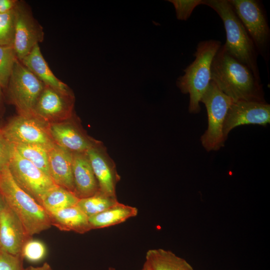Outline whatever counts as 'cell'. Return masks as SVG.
<instances>
[{
  "mask_svg": "<svg viewBox=\"0 0 270 270\" xmlns=\"http://www.w3.org/2000/svg\"><path fill=\"white\" fill-rule=\"evenodd\" d=\"M48 130L56 144L72 153L86 152L98 142L70 122L50 123L48 124Z\"/></svg>",
  "mask_w": 270,
  "mask_h": 270,
  "instance_id": "cell-15",
  "label": "cell"
},
{
  "mask_svg": "<svg viewBox=\"0 0 270 270\" xmlns=\"http://www.w3.org/2000/svg\"><path fill=\"white\" fill-rule=\"evenodd\" d=\"M86 153L102 193L116 197V188L120 179L116 164L102 142L98 141Z\"/></svg>",
  "mask_w": 270,
  "mask_h": 270,
  "instance_id": "cell-13",
  "label": "cell"
},
{
  "mask_svg": "<svg viewBox=\"0 0 270 270\" xmlns=\"http://www.w3.org/2000/svg\"><path fill=\"white\" fill-rule=\"evenodd\" d=\"M29 236L21 222L6 204L0 214V248L13 255L21 254Z\"/></svg>",
  "mask_w": 270,
  "mask_h": 270,
  "instance_id": "cell-14",
  "label": "cell"
},
{
  "mask_svg": "<svg viewBox=\"0 0 270 270\" xmlns=\"http://www.w3.org/2000/svg\"><path fill=\"white\" fill-rule=\"evenodd\" d=\"M14 8L0 13V46H12L14 36Z\"/></svg>",
  "mask_w": 270,
  "mask_h": 270,
  "instance_id": "cell-27",
  "label": "cell"
},
{
  "mask_svg": "<svg viewBox=\"0 0 270 270\" xmlns=\"http://www.w3.org/2000/svg\"><path fill=\"white\" fill-rule=\"evenodd\" d=\"M270 123V105L266 102L240 100L233 102L226 114L223 126L226 140L234 128L244 124L266 126Z\"/></svg>",
  "mask_w": 270,
  "mask_h": 270,
  "instance_id": "cell-11",
  "label": "cell"
},
{
  "mask_svg": "<svg viewBox=\"0 0 270 270\" xmlns=\"http://www.w3.org/2000/svg\"><path fill=\"white\" fill-rule=\"evenodd\" d=\"M18 2L16 0H0V13H6L12 10Z\"/></svg>",
  "mask_w": 270,
  "mask_h": 270,
  "instance_id": "cell-31",
  "label": "cell"
},
{
  "mask_svg": "<svg viewBox=\"0 0 270 270\" xmlns=\"http://www.w3.org/2000/svg\"><path fill=\"white\" fill-rule=\"evenodd\" d=\"M50 177L56 184L74 193L72 152L55 144L48 150Z\"/></svg>",
  "mask_w": 270,
  "mask_h": 270,
  "instance_id": "cell-16",
  "label": "cell"
},
{
  "mask_svg": "<svg viewBox=\"0 0 270 270\" xmlns=\"http://www.w3.org/2000/svg\"><path fill=\"white\" fill-rule=\"evenodd\" d=\"M48 214L52 226L60 230L82 234L92 230L88 217L76 205Z\"/></svg>",
  "mask_w": 270,
  "mask_h": 270,
  "instance_id": "cell-19",
  "label": "cell"
},
{
  "mask_svg": "<svg viewBox=\"0 0 270 270\" xmlns=\"http://www.w3.org/2000/svg\"><path fill=\"white\" fill-rule=\"evenodd\" d=\"M212 8L223 22L226 32V51L246 65L260 80L257 64L258 52L241 21L228 0H206L203 4Z\"/></svg>",
  "mask_w": 270,
  "mask_h": 270,
  "instance_id": "cell-2",
  "label": "cell"
},
{
  "mask_svg": "<svg viewBox=\"0 0 270 270\" xmlns=\"http://www.w3.org/2000/svg\"><path fill=\"white\" fill-rule=\"evenodd\" d=\"M2 130L10 144L38 145L48 150L56 144L48 124L36 116L20 114L12 118Z\"/></svg>",
  "mask_w": 270,
  "mask_h": 270,
  "instance_id": "cell-9",
  "label": "cell"
},
{
  "mask_svg": "<svg viewBox=\"0 0 270 270\" xmlns=\"http://www.w3.org/2000/svg\"><path fill=\"white\" fill-rule=\"evenodd\" d=\"M0 192L29 236L32 237L51 226L48 214L41 204L16 183L8 167L0 172Z\"/></svg>",
  "mask_w": 270,
  "mask_h": 270,
  "instance_id": "cell-4",
  "label": "cell"
},
{
  "mask_svg": "<svg viewBox=\"0 0 270 270\" xmlns=\"http://www.w3.org/2000/svg\"><path fill=\"white\" fill-rule=\"evenodd\" d=\"M200 102L206 106L208 120V128L200 138L201 143L208 152L218 150L224 145V124L233 101L210 81Z\"/></svg>",
  "mask_w": 270,
  "mask_h": 270,
  "instance_id": "cell-5",
  "label": "cell"
},
{
  "mask_svg": "<svg viewBox=\"0 0 270 270\" xmlns=\"http://www.w3.org/2000/svg\"><path fill=\"white\" fill-rule=\"evenodd\" d=\"M118 202L116 198L108 196L99 190L92 196L79 199L76 206L89 218L104 212Z\"/></svg>",
  "mask_w": 270,
  "mask_h": 270,
  "instance_id": "cell-24",
  "label": "cell"
},
{
  "mask_svg": "<svg viewBox=\"0 0 270 270\" xmlns=\"http://www.w3.org/2000/svg\"><path fill=\"white\" fill-rule=\"evenodd\" d=\"M1 88H2V87L0 86V96H1Z\"/></svg>",
  "mask_w": 270,
  "mask_h": 270,
  "instance_id": "cell-35",
  "label": "cell"
},
{
  "mask_svg": "<svg viewBox=\"0 0 270 270\" xmlns=\"http://www.w3.org/2000/svg\"><path fill=\"white\" fill-rule=\"evenodd\" d=\"M12 144L20 156L50 176L48 150L38 145Z\"/></svg>",
  "mask_w": 270,
  "mask_h": 270,
  "instance_id": "cell-23",
  "label": "cell"
},
{
  "mask_svg": "<svg viewBox=\"0 0 270 270\" xmlns=\"http://www.w3.org/2000/svg\"><path fill=\"white\" fill-rule=\"evenodd\" d=\"M11 144L0 129V172L8 167Z\"/></svg>",
  "mask_w": 270,
  "mask_h": 270,
  "instance_id": "cell-30",
  "label": "cell"
},
{
  "mask_svg": "<svg viewBox=\"0 0 270 270\" xmlns=\"http://www.w3.org/2000/svg\"><path fill=\"white\" fill-rule=\"evenodd\" d=\"M24 270H52L51 266L47 262H44L40 266L34 267L29 266L26 268H24Z\"/></svg>",
  "mask_w": 270,
  "mask_h": 270,
  "instance_id": "cell-32",
  "label": "cell"
},
{
  "mask_svg": "<svg viewBox=\"0 0 270 270\" xmlns=\"http://www.w3.org/2000/svg\"><path fill=\"white\" fill-rule=\"evenodd\" d=\"M45 84L16 60L7 86L9 98L20 115L35 116L34 110Z\"/></svg>",
  "mask_w": 270,
  "mask_h": 270,
  "instance_id": "cell-6",
  "label": "cell"
},
{
  "mask_svg": "<svg viewBox=\"0 0 270 270\" xmlns=\"http://www.w3.org/2000/svg\"><path fill=\"white\" fill-rule=\"evenodd\" d=\"M146 262L152 270H194L184 259L162 248L148 250Z\"/></svg>",
  "mask_w": 270,
  "mask_h": 270,
  "instance_id": "cell-21",
  "label": "cell"
},
{
  "mask_svg": "<svg viewBox=\"0 0 270 270\" xmlns=\"http://www.w3.org/2000/svg\"><path fill=\"white\" fill-rule=\"evenodd\" d=\"M46 254V248L44 244L41 240L32 238L24 244L21 252L24 259L32 263L42 261Z\"/></svg>",
  "mask_w": 270,
  "mask_h": 270,
  "instance_id": "cell-26",
  "label": "cell"
},
{
  "mask_svg": "<svg viewBox=\"0 0 270 270\" xmlns=\"http://www.w3.org/2000/svg\"><path fill=\"white\" fill-rule=\"evenodd\" d=\"M78 200L74 192L56 185L44 194L40 204L48 214L76 206Z\"/></svg>",
  "mask_w": 270,
  "mask_h": 270,
  "instance_id": "cell-22",
  "label": "cell"
},
{
  "mask_svg": "<svg viewBox=\"0 0 270 270\" xmlns=\"http://www.w3.org/2000/svg\"><path fill=\"white\" fill-rule=\"evenodd\" d=\"M175 8L177 19L187 20L194 10L198 5L203 4L202 0H168Z\"/></svg>",
  "mask_w": 270,
  "mask_h": 270,
  "instance_id": "cell-28",
  "label": "cell"
},
{
  "mask_svg": "<svg viewBox=\"0 0 270 270\" xmlns=\"http://www.w3.org/2000/svg\"><path fill=\"white\" fill-rule=\"evenodd\" d=\"M6 203L5 201V200L1 192H0V214L4 207L6 206Z\"/></svg>",
  "mask_w": 270,
  "mask_h": 270,
  "instance_id": "cell-33",
  "label": "cell"
},
{
  "mask_svg": "<svg viewBox=\"0 0 270 270\" xmlns=\"http://www.w3.org/2000/svg\"><path fill=\"white\" fill-rule=\"evenodd\" d=\"M42 26L32 16L30 11L20 2L14 8V28L12 47L16 57L21 60L34 46L42 42Z\"/></svg>",
  "mask_w": 270,
  "mask_h": 270,
  "instance_id": "cell-10",
  "label": "cell"
},
{
  "mask_svg": "<svg viewBox=\"0 0 270 270\" xmlns=\"http://www.w3.org/2000/svg\"><path fill=\"white\" fill-rule=\"evenodd\" d=\"M74 96L45 85L36 106L34 116L44 122L66 120L72 116Z\"/></svg>",
  "mask_w": 270,
  "mask_h": 270,
  "instance_id": "cell-12",
  "label": "cell"
},
{
  "mask_svg": "<svg viewBox=\"0 0 270 270\" xmlns=\"http://www.w3.org/2000/svg\"><path fill=\"white\" fill-rule=\"evenodd\" d=\"M252 40L258 54L267 61L270 32L260 4L254 0H228Z\"/></svg>",
  "mask_w": 270,
  "mask_h": 270,
  "instance_id": "cell-7",
  "label": "cell"
},
{
  "mask_svg": "<svg viewBox=\"0 0 270 270\" xmlns=\"http://www.w3.org/2000/svg\"><path fill=\"white\" fill-rule=\"evenodd\" d=\"M17 58L12 46H0V86H7Z\"/></svg>",
  "mask_w": 270,
  "mask_h": 270,
  "instance_id": "cell-25",
  "label": "cell"
},
{
  "mask_svg": "<svg viewBox=\"0 0 270 270\" xmlns=\"http://www.w3.org/2000/svg\"><path fill=\"white\" fill-rule=\"evenodd\" d=\"M137 208L118 202L104 212L88 218L91 229L109 227L136 216Z\"/></svg>",
  "mask_w": 270,
  "mask_h": 270,
  "instance_id": "cell-20",
  "label": "cell"
},
{
  "mask_svg": "<svg viewBox=\"0 0 270 270\" xmlns=\"http://www.w3.org/2000/svg\"><path fill=\"white\" fill-rule=\"evenodd\" d=\"M22 254L13 255L0 250V270H24Z\"/></svg>",
  "mask_w": 270,
  "mask_h": 270,
  "instance_id": "cell-29",
  "label": "cell"
},
{
  "mask_svg": "<svg viewBox=\"0 0 270 270\" xmlns=\"http://www.w3.org/2000/svg\"><path fill=\"white\" fill-rule=\"evenodd\" d=\"M220 46V42L214 40L200 42L194 54V60L184 70V74L176 80L181 92L190 95L188 111L190 113L200 111V100L210 82L212 62Z\"/></svg>",
  "mask_w": 270,
  "mask_h": 270,
  "instance_id": "cell-3",
  "label": "cell"
},
{
  "mask_svg": "<svg viewBox=\"0 0 270 270\" xmlns=\"http://www.w3.org/2000/svg\"><path fill=\"white\" fill-rule=\"evenodd\" d=\"M210 81L233 102H266L260 80L246 65L230 55L224 46L213 58Z\"/></svg>",
  "mask_w": 270,
  "mask_h": 270,
  "instance_id": "cell-1",
  "label": "cell"
},
{
  "mask_svg": "<svg viewBox=\"0 0 270 270\" xmlns=\"http://www.w3.org/2000/svg\"><path fill=\"white\" fill-rule=\"evenodd\" d=\"M140 270H152L148 264L145 262Z\"/></svg>",
  "mask_w": 270,
  "mask_h": 270,
  "instance_id": "cell-34",
  "label": "cell"
},
{
  "mask_svg": "<svg viewBox=\"0 0 270 270\" xmlns=\"http://www.w3.org/2000/svg\"></svg>",
  "mask_w": 270,
  "mask_h": 270,
  "instance_id": "cell-36",
  "label": "cell"
},
{
  "mask_svg": "<svg viewBox=\"0 0 270 270\" xmlns=\"http://www.w3.org/2000/svg\"><path fill=\"white\" fill-rule=\"evenodd\" d=\"M11 144L8 169L16 183L40 204L44 194L56 186L50 176L18 152Z\"/></svg>",
  "mask_w": 270,
  "mask_h": 270,
  "instance_id": "cell-8",
  "label": "cell"
},
{
  "mask_svg": "<svg viewBox=\"0 0 270 270\" xmlns=\"http://www.w3.org/2000/svg\"><path fill=\"white\" fill-rule=\"evenodd\" d=\"M72 176L74 194L79 199L92 196L100 190L86 152L72 153Z\"/></svg>",
  "mask_w": 270,
  "mask_h": 270,
  "instance_id": "cell-17",
  "label": "cell"
},
{
  "mask_svg": "<svg viewBox=\"0 0 270 270\" xmlns=\"http://www.w3.org/2000/svg\"><path fill=\"white\" fill-rule=\"evenodd\" d=\"M20 62L45 85L62 92H72L68 86L52 72L42 54L38 44H36L32 51Z\"/></svg>",
  "mask_w": 270,
  "mask_h": 270,
  "instance_id": "cell-18",
  "label": "cell"
}]
</instances>
